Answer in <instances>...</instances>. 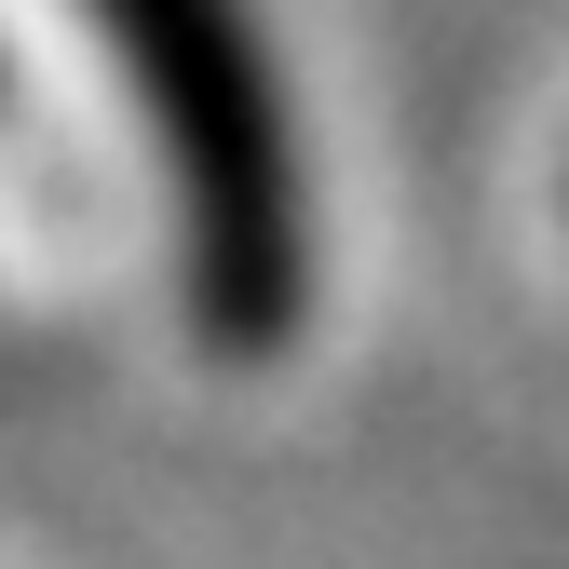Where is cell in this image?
Masks as SVG:
<instances>
[{"mask_svg":"<svg viewBox=\"0 0 569 569\" xmlns=\"http://www.w3.org/2000/svg\"><path fill=\"white\" fill-rule=\"evenodd\" d=\"M109 68L136 82V122L177 190V258L190 312L218 352H271L312 299V190L299 136H284V82L244 0H82Z\"/></svg>","mask_w":569,"mask_h":569,"instance_id":"1","label":"cell"}]
</instances>
